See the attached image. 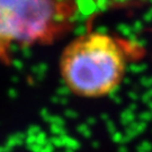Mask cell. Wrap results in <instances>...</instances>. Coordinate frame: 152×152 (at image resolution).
<instances>
[{
	"label": "cell",
	"mask_w": 152,
	"mask_h": 152,
	"mask_svg": "<svg viewBox=\"0 0 152 152\" xmlns=\"http://www.w3.org/2000/svg\"><path fill=\"white\" fill-rule=\"evenodd\" d=\"M127 56L112 35L90 32L73 38L60 55L59 70L75 96L98 99L114 92L123 82Z\"/></svg>",
	"instance_id": "obj_1"
},
{
	"label": "cell",
	"mask_w": 152,
	"mask_h": 152,
	"mask_svg": "<svg viewBox=\"0 0 152 152\" xmlns=\"http://www.w3.org/2000/svg\"><path fill=\"white\" fill-rule=\"evenodd\" d=\"M73 16L71 0H0V61L8 63L14 48L53 43Z\"/></svg>",
	"instance_id": "obj_2"
}]
</instances>
